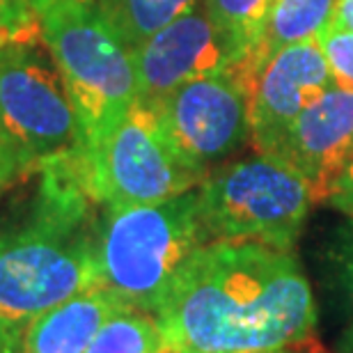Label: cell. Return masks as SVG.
Returning <instances> with one entry per match:
<instances>
[{"mask_svg":"<svg viewBox=\"0 0 353 353\" xmlns=\"http://www.w3.org/2000/svg\"><path fill=\"white\" fill-rule=\"evenodd\" d=\"M321 204H328L330 209L340 211L344 216H353V154L340 174L335 176L333 186L328 188V195L323 197Z\"/></svg>","mask_w":353,"mask_h":353,"instance_id":"44dd1931","label":"cell"},{"mask_svg":"<svg viewBox=\"0 0 353 353\" xmlns=\"http://www.w3.org/2000/svg\"><path fill=\"white\" fill-rule=\"evenodd\" d=\"M23 323L0 321V353H21L23 351Z\"/></svg>","mask_w":353,"mask_h":353,"instance_id":"7402d4cb","label":"cell"},{"mask_svg":"<svg viewBox=\"0 0 353 353\" xmlns=\"http://www.w3.org/2000/svg\"><path fill=\"white\" fill-rule=\"evenodd\" d=\"M124 307L108 289L90 287L28 323L21 353H85L103 323Z\"/></svg>","mask_w":353,"mask_h":353,"instance_id":"7c38bea8","label":"cell"},{"mask_svg":"<svg viewBox=\"0 0 353 353\" xmlns=\"http://www.w3.org/2000/svg\"><path fill=\"white\" fill-rule=\"evenodd\" d=\"M0 124L28 174L81 152V126L46 44H0Z\"/></svg>","mask_w":353,"mask_h":353,"instance_id":"52a82bcc","label":"cell"},{"mask_svg":"<svg viewBox=\"0 0 353 353\" xmlns=\"http://www.w3.org/2000/svg\"><path fill=\"white\" fill-rule=\"evenodd\" d=\"M330 23H335L340 28H347V30L353 32V0H337Z\"/></svg>","mask_w":353,"mask_h":353,"instance_id":"cb8c5ba5","label":"cell"},{"mask_svg":"<svg viewBox=\"0 0 353 353\" xmlns=\"http://www.w3.org/2000/svg\"><path fill=\"white\" fill-rule=\"evenodd\" d=\"M152 105L179 157L204 174L250 143V88L236 72L190 81Z\"/></svg>","mask_w":353,"mask_h":353,"instance_id":"ba28073f","label":"cell"},{"mask_svg":"<svg viewBox=\"0 0 353 353\" xmlns=\"http://www.w3.org/2000/svg\"><path fill=\"white\" fill-rule=\"evenodd\" d=\"M30 3L34 10H37V14H41V12H46L48 7H53L58 3H69V0H30ZM79 3H92V0H79Z\"/></svg>","mask_w":353,"mask_h":353,"instance_id":"d4e9b609","label":"cell"},{"mask_svg":"<svg viewBox=\"0 0 353 353\" xmlns=\"http://www.w3.org/2000/svg\"><path fill=\"white\" fill-rule=\"evenodd\" d=\"M131 55L138 76V99L150 103L190 81L239 69L234 48L211 21L204 0L161 28Z\"/></svg>","mask_w":353,"mask_h":353,"instance_id":"9c48e42d","label":"cell"},{"mask_svg":"<svg viewBox=\"0 0 353 353\" xmlns=\"http://www.w3.org/2000/svg\"><path fill=\"white\" fill-rule=\"evenodd\" d=\"M333 85L328 60L316 39L273 53L250 90V145L255 152L278 157L301 112Z\"/></svg>","mask_w":353,"mask_h":353,"instance_id":"30bf717a","label":"cell"},{"mask_svg":"<svg viewBox=\"0 0 353 353\" xmlns=\"http://www.w3.org/2000/svg\"><path fill=\"white\" fill-rule=\"evenodd\" d=\"M41 17L30 0H0V44H41Z\"/></svg>","mask_w":353,"mask_h":353,"instance_id":"ac0fdd59","label":"cell"},{"mask_svg":"<svg viewBox=\"0 0 353 353\" xmlns=\"http://www.w3.org/2000/svg\"><path fill=\"white\" fill-rule=\"evenodd\" d=\"M319 264L323 282L344 319L340 353H353V216L335 223L321 239Z\"/></svg>","mask_w":353,"mask_h":353,"instance_id":"2e32d148","label":"cell"},{"mask_svg":"<svg viewBox=\"0 0 353 353\" xmlns=\"http://www.w3.org/2000/svg\"><path fill=\"white\" fill-rule=\"evenodd\" d=\"M353 154V92L333 85L301 112L278 152L307 179L314 202H323Z\"/></svg>","mask_w":353,"mask_h":353,"instance_id":"8fae6325","label":"cell"},{"mask_svg":"<svg viewBox=\"0 0 353 353\" xmlns=\"http://www.w3.org/2000/svg\"><path fill=\"white\" fill-rule=\"evenodd\" d=\"M232 353H323L321 344L316 342V337H307V340L285 344L278 349H252V351H232Z\"/></svg>","mask_w":353,"mask_h":353,"instance_id":"603a6c76","label":"cell"},{"mask_svg":"<svg viewBox=\"0 0 353 353\" xmlns=\"http://www.w3.org/2000/svg\"><path fill=\"white\" fill-rule=\"evenodd\" d=\"M316 41L328 60L335 85L353 92V32L347 28L328 23L316 34Z\"/></svg>","mask_w":353,"mask_h":353,"instance_id":"d6986e66","label":"cell"},{"mask_svg":"<svg viewBox=\"0 0 353 353\" xmlns=\"http://www.w3.org/2000/svg\"><path fill=\"white\" fill-rule=\"evenodd\" d=\"M39 17L41 37L79 117L81 152H85L138 101L133 55L92 3H58Z\"/></svg>","mask_w":353,"mask_h":353,"instance_id":"277c9868","label":"cell"},{"mask_svg":"<svg viewBox=\"0 0 353 353\" xmlns=\"http://www.w3.org/2000/svg\"><path fill=\"white\" fill-rule=\"evenodd\" d=\"M174 353L278 349L314 335L312 287L292 250L202 245L157 314Z\"/></svg>","mask_w":353,"mask_h":353,"instance_id":"6da1fadb","label":"cell"},{"mask_svg":"<svg viewBox=\"0 0 353 353\" xmlns=\"http://www.w3.org/2000/svg\"><path fill=\"white\" fill-rule=\"evenodd\" d=\"M335 5L337 0H271L262 44L257 51V74L280 48L316 39V34L333 19Z\"/></svg>","mask_w":353,"mask_h":353,"instance_id":"4fadbf2b","label":"cell"},{"mask_svg":"<svg viewBox=\"0 0 353 353\" xmlns=\"http://www.w3.org/2000/svg\"><path fill=\"white\" fill-rule=\"evenodd\" d=\"M211 21L225 34L236 53V74L252 90L257 74V51L271 0H204Z\"/></svg>","mask_w":353,"mask_h":353,"instance_id":"5bb4252c","label":"cell"},{"mask_svg":"<svg viewBox=\"0 0 353 353\" xmlns=\"http://www.w3.org/2000/svg\"><path fill=\"white\" fill-rule=\"evenodd\" d=\"M21 221L0 228V321L23 323L97 285L101 207L88 193L79 152L44 165Z\"/></svg>","mask_w":353,"mask_h":353,"instance_id":"7a4b0ae2","label":"cell"},{"mask_svg":"<svg viewBox=\"0 0 353 353\" xmlns=\"http://www.w3.org/2000/svg\"><path fill=\"white\" fill-rule=\"evenodd\" d=\"M200 3L202 0H92L101 19L131 53Z\"/></svg>","mask_w":353,"mask_h":353,"instance_id":"9a60e30c","label":"cell"},{"mask_svg":"<svg viewBox=\"0 0 353 353\" xmlns=\"http://www.w3.org/2000/svg\"><path fill=\"white\" fill-rule=\"evenodd\" d=\"M197 188L170 200L101 209L97 228V285L140 312H161L195 252L207 245Z\"/></svg>","mask_w":353,"mask_h":353,"instance_id":"3957f363","label":"cell"},{"mask_svg":"<svg viewBox=\"0 0 353 353\" xmlns=\"http://www.w3.org/2000/svg\"><path fill=\"white\" fill-rule=\"evenodd\" d=\"M81 170L92 200L101 209H124L170 200L204 181L174 150L157 108L138 99L85 152Z\"/></svg>","mask_w":353,"mask_h":353,"instance_id":"8992f818","label":"cell"},{"mask_svg":"<svg viewBox=\"0 0 353 353\" xmlns=\"http://www.w3.org/2000/svg\"><path fill=\"white\" fill-rule=\"evenodd\" d=\"M28 176L30 174H28L17 147L12 145L10 136H7L3 124H0V197H3L7 190H12L14 186H19Z\"/></svg>","mask_w":353,"mask_h":353,"instance_id":"ffe728a7","label":"cell"},{"mask_svg":"<svg viewBox=\"0 0 353 353\" xmlns=\"http://www.w3.org/2000/svg\"><path fill=\"white\" fill-rule=\"evenodd\" d=\"M209 243H262L292 250L314 204L307 179L287 161L255 154L214 168L197 186Z\"/></svg>","mask_w":353,"mask_h":353,"instance_id":"5b68a950","label":"cell"},{"mask_svg":"<svg viewBox=\"0 0 353 353\" xmlns=\"http://www.w3.org/2000/svg\"><path fill=\"white\" fill-rule=\"evenodd\" d=\"M85 353H174L159 319L124 307L103 323Z\"/></svg>","mask_w":353,"mask_h":353,"instance_id":"e0dca14e","label":"cell"}]
</instances>
